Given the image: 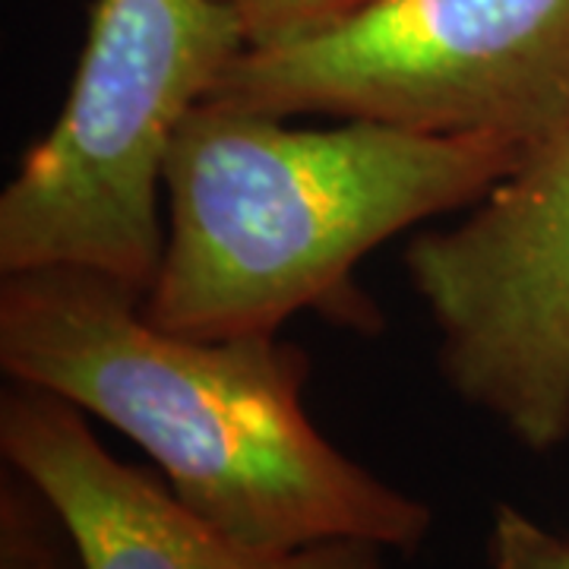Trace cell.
I'll use <instances>...</instances> for the list:
<instances>
[{
	"instance_id": "277c9868",
	"label": "cell",
	"mask_w": 569,
	"mask_h": 569,
	"mask_svg": "<svg viewBox=\"0 0 569 569\" xmlns=\"http://www.w3.org/2000/svg\"><path fill=\"white\" fill-rule=\"evenodd\" d=\"M209 99L535 149L569 123V0H380L317 39L241 51Z\"/></svg>"
},
{
	"instance_id": "52a82bcc",
	"label": "cell",
	"mask_w": 569,
	"mask_h": 569,
	"mask_svg": "<svg viewBox=\"0 0 569 569\" xmlns=\"http://www.w3.org/2000/svg\"><path fill=\"white\" fill-rule=\"evenodd\" d=\"M0 569H86L61 512L7 462L0 466Z\"/></svg>"
},
{
	"instance_id": "3957f363",
	"label": "cell",
	"mask_w": 569,
	"mask_h": 569,
	"mask_svg": "<svg viewBox=\"0 0 569 569\" xmlns=\"http://www.w3.org/2000/svg\"><path fill=\"white\" fill-rule=\"evenodd\" d=\"M241 51L216 0H96L61 114L0 193V276L77 269L146 298L164 159Z\"/></svg>"
},
{
	"instance_id": "ba28073f",
	"label": "cell",
	"mask_w": 569,
	"mask_h": 569,
	"mask_svg": "<svg viewBox=\"0 0 569 569\" xmlns=\"http://www.w3.org/2000/svg\"><path fill=\"white\" fill-rule=\"evenodd\" d=\"M234 20L244 51L282 48L295 41L317 39L355 17L367 13L380 0H216Z\"/></svg>"
},
{
	"instance_id": "8992f818",
	"label": "cell",
	"mask_w": 569,
	"mask_h": 569,
	"mask_svg": "<svg viewBox=\"0 0 569 569\" xmlns=\"http://www.w3.org/2000/svg\"><path fill=\"white\" fill-rule=\"evenodd\" d=\"M0 456L54 503L86 569H387L389 550L367 541L247 548L121 462L73 402L13 380L0 392Z\"/></svg>"
},
{
	"instance_id": "6da1fadb",
	"label": "cell",
	"mask_w": 569,
	"mask_h": 569,
	"mask_svg": "<svg viewBox=\"0 0 569 569\" xmlns=\"http://www.w3.org/2000/svg\"><path fill=\"white\" fill-rule=\"evenodd\" d=\"M0 367L121 430L183 507L247 548L367 541L415 553L433 529L421 497L310 421V358L279 332H168L111 279L32 269L0 279Z\"/></svg>"
},
{
	"instance_id": "7a4b0ae2",
	"label": "cell",
	"mask_w": 569,
	"mask_h": 569,
	"mask_svg": "<svg viewBox=\"0 0 569 569\" xmlns=\"http://www.w3.org/2000/svg\"><path fill=\"white\" fill-rule=\"evenodd\" d=\"M529 149L490 133H427L288 118L206 99L164 159V250L142 298L168 332L234 339L346 305L373 247L478 203Z\"/></svg>"
},
{
	"instance_id": "5b68a950",
	"label": "cell",
	"mask_w": 569,
	"mask_h": 569,
	"mask_svg": "<svg viewBox=\"0 0 569 569\" xmlns=\"http://www.w3.org/2000/svg\"><path fill=\"white\" fill-rule=\"evenodd\" d=\"M411 291L449 389L529 452L569 440V123L466 219L411 238Z\"/></svg>"
},
{
	"instance_id": "9c48e42d",
	"label": "cell",
	"mask_w": 569,
	"mask_h": 569,
	"mask_svg": "<svg viewBox=\"0 0 569 569\" xmlns=\"http://www.w3.org/2000/svg\"><path fill=\"white\" fill-rule=\"evenodd\" d=\"M490 569H569V538L535 522L526 509L497 503L488 526Z\"/></svg>"
}]
</instances>
